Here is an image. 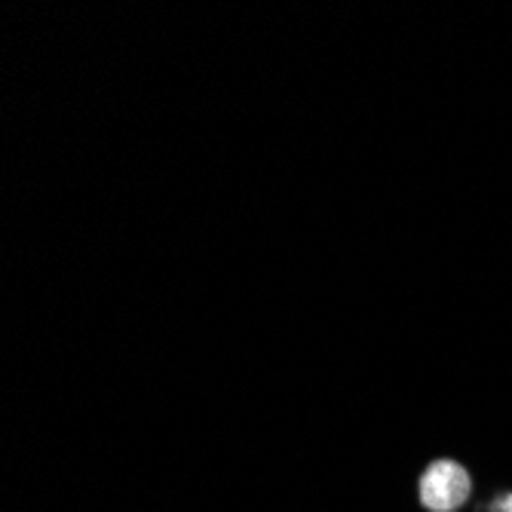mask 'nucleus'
<instances>
[{"mask_svg":"<svg viewBox=\"0 0 512 512\" xmlns=\"http://www.w3.org/2000/svg\"><path fill=\"white\" fill-rule=\"evenodd\" d=\"M488 512H512V491H506V494H497V497L491 500Z\"/></svg>","mask_w":512,"mask_h":512,"instance_id":"f03ea898","label":"nucleus"},{"mask_svg":"<svg viewBox=\"0 0 512 512\" xmlns=\"http://www.w3.org/2000/svg\"><path fill=\"white\" fill-rule=\"evenodd\" d=\"M473 494V476L463 463L451 457H439L421 476L417 497L427 512H457Z\"/></svg>","mask_w":512,"mask_h":512,"instance_id":"f257e3e1","label":"nucleus"}]
</instances>
